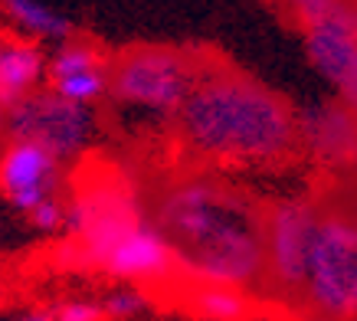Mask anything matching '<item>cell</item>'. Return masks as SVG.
<instances>
[{
  "label": "cell",
  "mask_w": 357,
  "mask_h": 321,
  "mask_svg": "<svg viewBox=\"0 0 357 321\" xmlns=\"http://www.w3.org/2000/svg\"><path fill=\"white\" fill-rule=\"evenodd\" d=\"M151 223L190 282L266 285V210L213 174H177L151 193Z\"/></svg>",
  "instance_id": "cell-1"
},
{
  "label": "cell",
  "mask_w": 357,
  "mask_h": 321,
  "mask_svg": "<svg viewBox=\"0 0 357 321\" xmlns=\"http://www.w3.org/2000/svg\"><path fill=\"white\" fill-rule=\"evenodd\" d=\"M177 128L197 158L223 164H282L302 148L298 115L285 98L213 63L181 108Z\"/></svg>",
  "instance_id": "cell-2"
},
{
  "label": "cell",
  "mask_w": 357,
  "mask_h": 321,
  "mask_svg": "<svg viewBox=\"0 0 357 321\" xmlns=\"http://www.w3.org/2000/svg\"><path fill=\"white\" fill-rule=\"evenodd\" d=\"M141 223V204L121 174H92V181L79 184L66 214L69 243L63 262L69 269H105L109 256L128 239Z\"/></svg>",
  "instance_id": "cell-3"
},
{
  "label": "cell",
  "mask_w": 357,
  "mask_h": 321,
  "mask_svg": "<svg viewBox=\"0 0 357 321\" xmlns=\"http://www.w3.org/2000/svg\"><path fill=\"white\" fill-rule=\"evenodd\" d=\"M302 305L314 321H357V216L321 210Z\"/></svg>",
  "instance_id": "cell-4"
},
{
  "label": "cell",
  "mask_w": 357,
  "mask_h": 321,
  "mask_svg": "<svg viewBox=\"0 0 357 321\" xmlns=\"http://www.w3.org/2000/svg\"><path fill=\"white\" fill-rule=\"evenodd\" d=\"M206 59L174 46H135L109 66V92L125 105L151 112H177L190 98Z\"/></svg>",
  "instance_id": "cell-5"
},
{
  "label": "cell",
  "mask_w": 357,
  "mask_h": 321,
  "mask_svg": "<svg viewBox=\"0 0 357 321\" xmlns=\"http://www.w3.org/2000/svg\"><path fill=\"white\" fill-rule=\"evenodd\" d=\"M318 220L321 207L308 197H285L266 207V289L282 299L302 301Z\"/></svg>",
  "instance_id": "cell-6"
},
{
  "label": "cell",
  "mask_w": 357,
  "mask_h": 321,
  "mask_svg": "<svg viewBox=\"0 0 357 321\" xmlns=\"http://www.w3.org/2000/svg\"><path fill=\"white\" fill-rule=\"evenodd\" d=\"M7 131L13 141H33L53 154L56 160L76 158L92 135V112L89 105H76L63 98L56 89L30 92L20 105L10 108Z\"/></svg>",
  "instance_id": "cell-7"
},
{
  "label": "cell",
  "mask_w": 357,
  "mask_h": 321,
  "mask_svg": "<svg viewBox=\"0 0 357 321\" xmlns=\"http://www.w3.org/2000/svg\"><path fill=\"white\" fill-rule=\"evenodd\" d=\"M312 66L335 86L337 98L357 112V0L302 30Z\"/></svg>",
  "instance_id": "cell-8"
},
{
  "label": "cell",
  "mask_w": 357,
  "mask_h": 321,
  "mask_svg": "<svg viewBox=\"0 0 357 321\" xmlns=\"http://www.w3.org/2000/svg\"><path fill=\"white\" fill-rule=\"evenodd\" d=\"M59 160L33 141H10L0 154V193L17 210L33 214L40 204L56 197Z\"/></svg>",
  "instance_id": "cell-9"
},
{
  "label": "cell",
  "mask_w": 357,
  "mask_h": 321,
  "mask_svg": "<svg viewBox=\"0 0 357 321\" xmlns=\"http://www.w3.org/2000/svg\"><path fill=\"white\" fill-rule=\"evenodd\" d=\"M298 135L314 160L337 171L357 167V112L341 98L305 108L298 115Z\"/></svg>",
  "instance_id": "cell-10"
},
{
  "label": "cell",
  "mask_w": 357,
  "mask_h": 321,
  "mask_svg": "<svg viewBox=\"0 0 357 321\" xmlns=\"http://www.w3.org/2000/svg\"><path fill=\"white\" fill-rule=\"evenodd\" d=\"M102 272H109V276H115V278H125V282L164 285V282H171V278L181 272V266H177V256H174V249L167 246V239L154 230V223H141L138 230L112 253Z\"/></svg>",
  "instance_id": "cell-11"
},
{
  "label": "cell",
  "mask_w": 357,
  "mask_h": 321,
  "mask_svg": "<svg viewBox=\"0 0 357 321\" xmlns=\"http://www.w3.org/2000/svg\"><path fill=\"white\" fill-rule=\"evenodd\" d=\"M43 73V56L30 43H3L0 53V105L10 112L33 92Z\"/></svg>",
  "instance_id": "cell-12"
},
{
  "label": "cell",
  "mask_w": 357,
  "mask_h": 321,
  "mask_svg": "<svg viewBox=\"0 0 357 321\" xmlns=\"http://www.w3.org/2000/svg\"><path fill=\"white\" fill-rule=\"evenodd\" d=\"M190 308L204 321H243L249 318V295L233 285H206L194 282L190 285Z\"/></svg>",
  "instance_id": "cell-13"
},
{
  "label": "cell",
  "mask_w": 357,
  "mask_h": 321,
  "mask_svg": "<svg viewBox=\"0 0 357 321\" xmlns=\"http://www.w3.org/2000/svg\"><path fill=\"white\" fill-rule=\"evenodd\" d=\"M0 10L33 36H50V40H69L73 36V23L59 17L56 10H50L40 0H0Z\"/></svg>",
  "instance_id": "cell-14"
},
{
  "label": "cell",
  "mask_w": 357,
  "mask_h": 321,
  "mask_svg": "<svg viewBox=\"0 0 357 321\" xmlns=\"http://www.w3.org/2000/svg\"><path fill=\"white\" fill-rule=\"evenodd\" d=\"M96 69H102V56H98L96 46L66 43L63 50L53 56V63H50V79H53V82H63V79H73V75H82V73H96Z\"/></svg>",
  "instance_id": "cell-15"
},
{
  "label": "cell",
  "mask_w": 357,
  "mask_h": 321,
  "mask_svg": "<svg viewBox=\"0 0 357 321\" xmlns=\"http://www.w3.org/2000/svg\"><path fill=\"white\" fill-rule=\"evenodd\" d=\"M53 89L63 98L76 102V105H89L96 102L105 89H109V69H96V73H82L73 75V79H63V82H53Z\"/></svg>",
  "instance_id": "cell-16"
},
{
  "label": "cell",
  "mask_w": 357,
  "mask_h": 321,
  "mask_svg": "<svg viewBox=\"0 0 357 321\" xmlns=\"http://www.w3.org/2000/svg\"><path fill=\"white\" fill-rule=\"evenodd\" d=\"M144 305H148V299H144V292L138 289H115L109 292L105 299H102V308H105V318L112 321H125V318H135L138 311H144Z\"/></svg>",
  "instance_id": "cell-17"
},
{
  "label": "cell",
  "mask_w": 357,
  "mask_h": 321,
  "mask_svg": "<svg viewBox=\"0 0 357 321\" xmlns=\"http://www.w3.org/2000/svg\"><path fill=\"white\" fill-rule=\"evenodd\" d=\"M347 0H285V7H289V13H292L295 20H298V27H312V23L325 20V17H331V13L337 10V7H344Z\"/></svg>",
  "instance_id": "cell-18"
},
{
  "label": "cell",
  "mask_w": 357,
  "mask_h": 321,
  "mask_svg": "<svg viewBox=\"0 0 357 321\" xmlns=\"http://www.w3.org/2000/svg\"><path fill=\"white\" fill-rule=\"evenodd\" d=\"M102 318H105L102 301H86V299L63 301V305L53 311V321H102Z\"/></svg>",
  "instance_id": "cell-19"
},
{
  "label": "cell",
  "mask_w": 357,
  "mask_h": 321,
  "mask_svg": "<svg viewBox=\"0 0 357 321\" xmlns=\"http://www.w3.org/2000/svg\"><path fill=\"white\" fill-rule=\"evenodd\" d=\"M63 204L59 200H46V204H40L36 210L30 214V220H33V226H40V230H56V226L63 223Z\"/></svg>",
  "instance_id": "cell-20"
},
{
  "label": "cell",
  "mask_w": 357,
  "mask_h": 321,
  "mask_svg": "<svg viewBox=\"0 0 357 321\" xmlns=\"http://www.w3.org/2000/svg\"><path fill=\"white\" fill-rule=\"evenodd\" d=\"M17 321H53V311H43V308H36V311H26V315H20Z\"/></svg>",
  "instance_id": "cell-21"
},
{
  "label": "cell",
  "mask_w": 357,
  "mask_h": 321,
  "mask_svg": "<svg viewBox=\"0 0 357 321\" xmlns=\"http://www.w3.org/2000/svg\"><path fill=\"white\" fill-rule=\"evenodd\" d=\"M7 121H10V112L0 105V138H3V131H7Z\"/></svg>",
  "instance_id": "cell-22"
},
{
  "label": "cell",
  "mask_w": 357,
  "mask_h": 321,
  "mask_svg": "<svg viewBox=\"0 0 357 321\" xmlns=\"http://www.w3.org/2000/svg\"><path fill=\"white\" fill-rule=\"evenodd\" d=\"M0 305H3V282H0Z\"/></svg>",
  "instance_id": "cell-23"
},
{
  "label": "cell",
  "mask_w": 357,
  "mask_h": 321,
  "mask_svg": "<svg viewBox=\"0 0 357 321\" xmlns=\"http://www.w3.org/2000/svg\"><path fill=\"white\" fill-rule=\"evenodd\" d=\"M0 53H3V43H0Z\"/></svg>",
  "instance_id": "cell-24"
}]
</instances>
